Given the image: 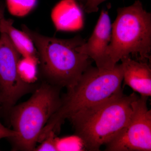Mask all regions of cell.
I'll return each instance as SVG.
<instances>
[{
  "label": "cell",
  "mask_w": 151,
  "mask_h": 151,
  "mask_svg": "<svg viewBox=\"0 0 151 151\" xmlns=\"http://www.w3.org/2000/svg\"><path fill=\"white\" fill-rule=\"evenodd\" d=\"M13 23V20L6 19L4 17L0 19V33H4L8 36L22 57H38L37 50L32 40L23 31L14 27Z\"/></svg>",
  "instance_id": "11"
},
{
  "label": "cell",
  "mask_w": 151,
  "mask_h": 151,
  "mask_svg": "<svg viewBox=\"0 0 151 151\" xmlns=\"http://www.w3.org/2000/svg\"><path fill=\"white\" fill-rule=\"evenodd\" d=\"M122 64L113 69H100L92 65L84 71L75 85L61 97V104L44 128L40 140L50 132H59L61 125L76 113L105 102L123 92Z\"/></svg>",
  "instance_id": "1"
},
{
  "label": "cell",
  "mask_w": 151,
  "mask_h": 151,
  "mask_svg": "<svg viewBox=\"0 0 151 151\" xmlns=\"http://www.w3.org/2000/svg\"><path fill=\"white\" fill-rule=\"evenodd\" d=\"M1 16H0V19H1Z\"/></svg>",
  "instance_id": "20"
},
{
  "label": "cell",
  "mask_w": 151,
  "mask_h": 151,
  "mask_svg": "<svg viewBox=\"0 0 151 151\" xmlns=\"http://www.w3.org/2000/svg\"><path fill=\"white\" fill-rule=\"evenodd\" d=\"M39 64L38 57H22L18 63V71L21 78L27 83L34 81L36 78L37 65Z\"/></svg>",
  "instance_id": "12"
},
{
  "label": "cell",
  "mask_w": 151,
  "mask_h": 151,
  "mask_svg": "<svg viewBox=\"0 0 151 151\" xmlns=\"http://www.w3.org/2000/svg\"><path fill=\"white\" fill-rule=\"evenodd\" d=\"M107 0H86L83 9L87 14L96 12L99 10V6Z\"/></svg>",
  "instance_id": "15"
},
{
  "label": "cell",
  "mask_w": 151,
  "mask_h": 151,
  "mask_svg": "<svg viewBox=\"0 0 151 151\" xmlns=\"http://www.w3.org/2000/svg\"><path fill=\"white\" fill-rule=\"evenodd\" d=\"M148 99L140 96L132 102L128 124L105 145V151H151V110L147 106Z\"/></svg>",
  "instance_id": "6"
},
{
  "label": "cell",
  "mask_w": 151,
  "mask_h": 151,
  "mask_svg": "<svg viewBox=\"0 0 151 151\" xmlns=\"http://www.w3.org/2000/svg\"><path fill=\"white\" fill-rule=\"evenodd\" d=\"M139 97L135 92L127 95L122 92L69 118L76 136L85 149L99 151L113 140L128 124L132 102Z\"/></svg>",
  "instance_id": "3"
},
{
  "label": "cell",
  "mask_w": 151,
  "mask_h": 151,
  "mask_svg": "<svg viewBox=\"0 0 151 151\" xmlns=\"http://www.w3.org/2000/svg\"><path fill=\"white\" fill-rule=\"evenodd\" d=\"M51 18L57 31H76L84 24L81 7L75 0L60 1L52 9Z\"/></svg>",
  "instance_id": "10"
},
{
  "label": "cell",
  "mask_w": 151,
  "mask_h": 151,
  "mask_svg": "<svg viewBox=\"0 0 151 151\" xmlns=\"http://www.w3.org/2000/svg\"><path fill=\"white\" fill-rule=\"evenodd\" d=\"M22 29L34 43L41 71L49 84L69 89L92 65V59L77 50L86 41L81 36L58 38L42 35L24 24Z\"/></svg>",
  "instance_id": "2"
},
{
  "label": "cell",
  "mask_w": 151,
  "mask_h": 151,
  "mask_svg": "<svg viewBox=\"0 0 151 151\" xmlns=\"http://www.w3.org/2000/svg\"><path fill=\"white\" fill-rule=\"evenodd\" d=\"M4 5L3 3L2 0H0V16L1 17H4Z\"/></svg>",
  "instance_id": "17"
},
{
  "label": "cell",
  "mask_w": 151,
  "mask_h": 151,
  "mask_svg": "<svg viewBox=\"0 0 151 151\" xmlns=\"http://www.w3.org/2000/svg\"><path fill=\"white\" fill-rule=\"evenodd\" d=\"M16 136V133L13 130L5 127L0 122V139L5 138L12 139Z\"/></svg>",
  "instance_id": "16"
},
{
  "label": "cell",
  "mask_w": 151,
  "mask_h": 151,
  "mask_svg": "<svg viewBox=\"0 0 151 151\" xmlns=\"http://www.w3.org/2000/svg\"><path fill=\"white\" fill-rule=\"evenodd\" d=\"M61 89L45 82L28 100L11 108V123L17 136L10 139L15 150L34 151L44 128L60 106Z\"/></svg>",
  "instance_id": "5"
},
{
  "label": "cell",
  "mask_w": 151,
  "mask_h": 151,
  "mask_svg": "<svg viewBox=\"0 0 151 151\" xmlns=\"http://www.w3.org/2000/svg\"><path fill=\"white\" fill-rule=\"evenodd\" d=\"M111 24L108 54L115 66L122 58L130 56L138 61L151 60V14L139 0L132 5L119 8Z\"/></svg>",
  "instance_id": "4"
},
{
  "label": "cell",
  "mask_w": 151,
  "mask_h": 151,
  "mask_svg": "<svg viewBox=\"0 0 151 151\" xmlns=\"http://www.w3.org/2000/svg\"><path fill=\"white\" fill-rule=\"evenodd\" d=\"M111 23L108 10H102L91 37L85 43L77 47L79 52L88 55L100 69L114 67L108 54L111 39Z\"/></svg>",
  "instance_id": "8"
},
{
  "label": "cell",
  "mask_w": 151,
  "mask_h": 151,
  "mask_svg": "<svg viewBox=\"0 0 151 151\" xmlns=\"http://www.w3.org/2000/svg\"><path fill=\"white\" fill-rule=\"evenodd\" d=\"M75 1L79 4L81 8H83V6L86 3V0H75Z\"/></svg>",
  "instance_id": "18"
},
{
  "label": "cell",
  "mask_w": 151,
  "mask_h": 151,
  "mask_svg": "<svg viewBox=\"0 0 151 151\" xmlns=\"http://www.w3.org/2000/svg\"><path fill=\"white\" fill-rule=\"evenodd\" d=\"M55 134L52 131L50 132L40 142V145L38 147H36L34 151H59L55 139Z\"/></svg>",
  "instance_id": "14"
},
{
  "label": "cell",
  "mask_w": 151,
  "mask_h": 151,
  "mask_svg": "<svg viewBox=\"0 0 151 151\" xmlns=\"http://www.w3.org/2000/svg\"><path fill=\"white\" fill-rule=\"evenodd\" d=\"M1 105H2L1 98V94H0V108Z\"/></svg>",
  "instance_id": "19"
},
{
  "label": "cell",
  "mask_w": 151,
  "mask_h": 151,
  "mask_svg": "<svg viewBox=\"0 0 151 151\" xmlns=\"http://www.w3.org/2000/svg\"><path fill=\"white\" fill-rule=\"evenodd\" d=\"M37 3V0H6L9 12L17 17L27 15L35 9Z\"/></svg>",
  "instance_id": "13"
},
{
  "label": "cell",
  "mask_w": 151,
  "mask_h": 151,
  "mask_svg": "<svg viewBox=\"0 0 151 151\" xmlns=\"http://www.w3.org/2000/svg\"><path fill=\"white\" fill-rule=\"evenodd\" d=\"M21 55L6 35L0 33V94L2 105L10 110L23 96L32 89L24 81L18 71Z\"/></svg>",
  "instance_id": "7"
},
{
  "label": "cell",
  "mask_w": 151,
  "mask_h": 151,
  "mask_svg": "<svg viewBox=\"0 0 151 151\" xmlns=\"http://www.w3.org/2000/svg\"><path fill=\"white\" fill-rule=\"evenodd\" d=\"M124 86L127 85L140 96L151 95V68L147 61H138L130 56L121 59Z\"/></svg>",
  "instance_id": "9"
}]
</instances>
